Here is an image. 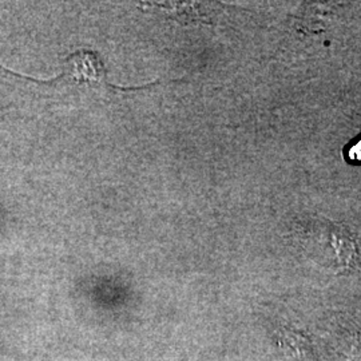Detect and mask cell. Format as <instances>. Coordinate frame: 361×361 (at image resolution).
Listing matches in <instances>:
<instances>
[{
    "mask_svg": "<svg viewBox=\"0 0 361 361\" xmlns=\"http://www.w3.org/2000/svg\"><path fill=\"white\" fill-rule=\"evenodd\" d=\"M348 155L355 162H361V138H357L355 143L350 145Z\"/></svg>",
    "mask_w": 361,
    "mask_h": 361,
    "instance_id": "cell-2",
    "label": "cell"
},
{
    "mask_svg": "<svg viewBox=\"0 0 361 361\" xmlns=\"http://www.w3.org/2000/svg\"><path fill=\"white\" fill-rule=\"evenodd\" d=\"M65 74L77 85H98L106 77V68L98 54L82 50L68 58Z\"/></svg>",
    "mask_w": 361,
    "mask_h": 361,
    "instance_id": "cell-1",
    "label": "cell"
}]
</instances>
